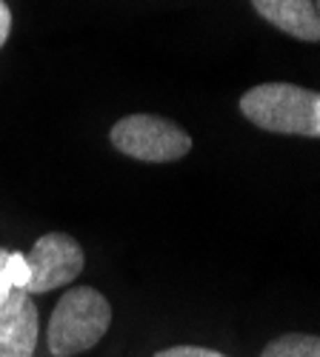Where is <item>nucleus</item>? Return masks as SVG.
<instances>
[{
  "label": "nucleus",
  "mask_w": 320,
  "mask_h": 357,
  "mask_svg": "<svg viewBox=\"0 0 320 357\" xmlns=\"http://www.w3.org/2000/svg\"><path fill=\"white\" fill-rule=\"evenodd\" d=\"M29 266V280H26V294H46L54 289L72 286V280L83 272L86 255L83 246L66 231H49L38 237L32 252L26 255Z\"/></svg>",
  "instance_id": "20e7f679"
},
{
  "label": "nucleus",
  "mask_w": 320,
  "mask_h": 357,
  "mask_svg": "<svg viewBox=\"0 0 320 357\" xmlns=\"http://www.w3.org/2000/svg\"><path fill=\"white\" fill-rule=\"evenodd\" d=\"M152 357H226L215 349H203V346H169Z\"/></svg>",
  "instance_id": "1a4fd4ad"
},
{
  "label": "nucleus",
  "mask_w": 320,
  "mask_h": 357,
  "mask_svg": "<svg viewBox=\"0 0 320 357\" xmlns=\"http://www.w3.org/2000/svg\"><path fill=\"white\" fill-rule=\"evenodd\" d=\"M252 6L277 32L303 43L320 40V15L314 0H252Z\"/></svg>",
  "instance_id": "423d86ee"
},
{
  "label": "nucleus",
  "mask_w": 320,
  "mask_h": 357,
  "mask_svg": "<svg viewBox=\"0 0 320 357\" xmlns=\"http://www.w3.org/2000/svg\"><path fill=\"white\" fill-rule=\"evenodd\" d=\"M9 32H12V9L0 0V49L9 40Z\"/></svg>",
  "instance_id": "9b49d317"
},
{
  "label": "nucleus",
  "mask_w": 320,
  "mask_h": 357,
  "mask_svg": "<svg viewBox=\"0 0 320 357\" xmlns=\"http://www.w3.org/2000/svg\"><path fill=\"white\" fill-rule=\"evenodd\" d=\"M6 260H9V252L0 246V301H6V297L15 291V286L9 280V272H6Z\"/></svg>",
  "instance_id": "9d476101"
},
{
  "label": "nucleus",
  "mask_w": 320,
  "mask_h": 357,
  "mask_svg": "<svg viewBox=\"0 0 320 357\" xmlns=\"http://www.w3.org/2000/svg\"><path fill=\"white\" fill-rule=\"evenodd\" d=\"M241 114L272 135L320 137V92L298 83H257L241 95Z\"/></svg>",
  "instance_id": "f257e3e1"
},
{
  "label": "nucleus",
  "mask_w": 320,
  "mask_h": 357,
  "mask_svg": "<svg viewBox=\"0 0 320 357\" xmlns=\"http://www.w3.org/2000/svg\"><path fill=\"white\" fill-rule=\"evenodd\" d=\"M314 6H317V15H320V0H314Z\"/></svg>",
  "instance_id": "f8f14e48"
},
{
  "label": "nucleus",
  "mask_w": 320,
  "mask_h": 357,
  "mask_svg": "<svg viewBox=\"0 0 320 357\" xmlns=\"http://www.w3.org/2000/svg\"><path fill=\"white\" fill-rule=\"evenodd\" d=\"M112 326V303L92 286H75L57 301L46 346L52 357H75L95 349Z\"/></svg>",
  "instance_id": "f03ea898"
},
{
  "label": "nucleus",
  "mask_w": 320,
  "mask_h": 357,
  "mask_svg": "<svg viewBox=\"0 0 320 357\" xmlns=\"http://www.w3.org/2000/svg\"><path fill=\"white\" fill-rule=\"evenodd\" d=\"M6 272H9V280H12V286H15V289H26V280H29L26 255H20V252H9Z\"/></svg>",
  "instance_id": "6e6552de"
},
{
  "label": "nucleus",
  "mask_w": 320,
  "mask_h": 357,
  "mask_svg": "<svg viewBox=\"0 0 320 357\" xmlns=\"http://www.w3.org/2000/svg\"><path fill=\"white\" fill-rule=\"evenodd\" d=\"M257 357H320V335L286 332L269 340Z\"/></svg>",
  "instance_id": "0eeeda50"
},
{
  "label": "nucleus",
  "mask_w": 320,
  "mask_h": 357,
  "mask_svg": "<svg viewBox=\"0 0 320 357\" xmlns=\"http://www.w3.org/2000/svg\"><path fill=\"white\" fill-rule=\"evenodd\" d=\"M40 317L32 294L15 289L0 301V357H32L38 346Z\"/></svg>",
  "instance_id": "39448f33"
},
{
  "label": "nucleus",
  "mask_w": 320,
  "mask_h": 357,
  "mask_svg": "<svg viewBox=\"0 0 320 357\" xmlns=\"http://www.w3.org/2000/svg\"><path fill=\"white\" fill-rule=\"evenodd\" d=\"M112 146L121 155L140 163H174L192 152V137L183 126L160 114H126L109 132Z\"/></svg>",
  "instance_id": "7ed1b4c3"
}]
</instances>
